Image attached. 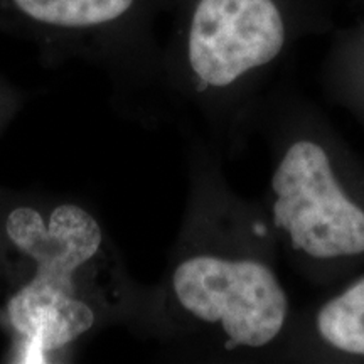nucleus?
Instances as JSON below:
<instances>
[{
  "mask_svg": "<svg viewBox=\"0 0 364 364\" xmlns=\"http://www.w3.org/2000/svg\"><path fill=\"white\" fill-rule=\"evenodd\" d=\"M363 2H364V0H363Z\"/></svg>",
  "mask_w": 364,
  "mask_h": 364,
  "instance_id": "9",
  "label": "nucleus"
},
{
  "mask_svg": "<svg viewBox=\"0 0 364 364\" xmlns=\"http://www.w3.org/2000/svg\"><path fill=\"white\" fill-rule=\"evenodd\" d=\"M134 289L102 223L81 204L19 201L0 209V324L44 358L107 322L135 317Z\"/></svg>",
  "mask_w": 364,
  "mask_h": 364,
  "instance_id": "2",
  "label": "nucleus"
},
{
  "mask_svg": "<svg viewBox=\"0 0 364 364\" xmlns=\"http://www.w3.org/2000/svg\"><path fill=\"white\" fill-rule=\"evenodd\" d=\"M11 4L34 24L83 31L124 21L136 11L140 0H11Z\"/></svg>",
  "mask_w": 364,
  "mask_h": 364,
  "instance_id": "7",
  "label": "nucleus"
},
{
  "mask_svg": "<svg viewBox=\"0 0 364 364\" xmlns=\"http://www.w3.org/2000/svg\"><path fill=\"white\" fill-rule=\"evenodd\" d=\"M329 103L343 108L364 130V17L334 33L321 68Z\"/></svg>",
  "mask_w": 364,
  "mask_h": 364,
  "instance_id": "6",
  "label": "nucleus"
},
{
  "mask_svg": "<svg viewBox=\"0 0 364 364\" xmlns=\"http://www.w3.org/2000/svg\"><path fill=\"white\" fill-rule=\"evenodd\" d=\"M184 221L136 316L162 344L223 363H277L299 309L260 199L228 184L218 154L199 150Z\"/></svg>",
  "mask_w": 364,
  "mask_h": 364,
  "instance_id": "1",
  "label": "nucleus"
},
{
  "mask_svg": "<svg viewBox=\"0 0 364 364\" xmlns=\"http://www.w3.org/2000/svg\"><path fill=\"white\" fill-rule=\"evenodd\" d=\"M268 147L260 199L282 262L327 292L364 270V161L317 103L277 85L253 122Z\"/></svg>",
  "mask_w": 364,
  "mask_h": 364,
  "instance_id": "3",
  "label": "nucleus"
},
{
  "mask_svg": "<svg viewBox=\"0 0 364 364\" xmlns=\"http://www.w3.org/2000/svg\"><path fill=\"white\" fill-rule=\"evenodd\" d=\"M11 108H12V98L6 97L0 90V127H2L4 122L7 120V117L11 115Z\"/></svg>",
  "mask_w": 364,
  "mask_h": 364,
  "instance_id": "8",
  "label": "nucleus"
},
{
  "mask_svg": "<svg viewBox=\"0 0 364 364\" xmlns=\"http://www.w3.org/2000/svg\"><path fill=\"white\" fill-rule=\"evenodd\" d=\"M174 85L226 152L253 134L273 76L304 39L334 27L331 0H184Z\"/></svg>",
  "mask_w": 364,
  "mask_h": 364,
  "instance_id": "4",
  "label": "nucleus"
},
{
  "mask_svg": "<svg viewBox=\"0 0 364 364\" xmlns=\"http://www.w3.org/2000/svg\"><path fill=\"white\" fill-rule=\"evenodd\" d=\"M277 363L364 364V270L299 309Z\"/></svg>",
  "mask_w": 364,
  "mask_h": 364,
  "instance_id": "5",
  "label": "nucleus"
}]
</instances>
